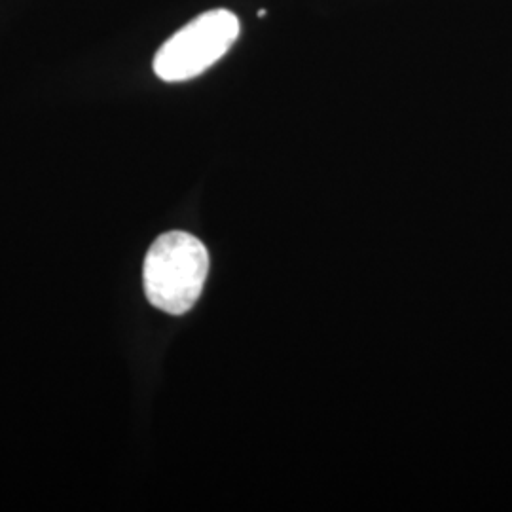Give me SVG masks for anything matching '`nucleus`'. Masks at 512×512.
Wrapping results in <instances>:
<instances>
[{"label": "nucleus", "instance_id": "1", "mask_svg": "<svg viewBox=\"0 0 512 512\" xmlns=\"http://www.w3.org/2000/svg\"><path fill=\"white\" fill-rule=\"evenodd\" d=\"M209 274V255L202 241L186 232H167L156 239L145 258L143 281L148 302L169 315L192 310Z\"/></svg>", "mask_w": 512, "mask_h": 512}, {"label": "nucleus", "instance_id": "2", "mask_svg": "<svg viewBox=\"0 0 512 512\" xmlns=\"http://www.w3.org/2000/svg\"><path fill=\"white\" fill-rule=\"evenodd\" d=\"M239 37V19L228 10H211L192 19L164 42L154 57V73L164 82H184L211 69Z\"/></svg>", "mask_w": 512, "mask_h": 512}]
</instances>
